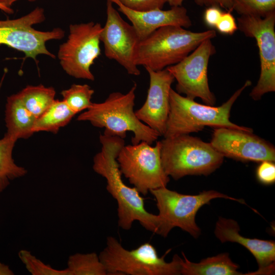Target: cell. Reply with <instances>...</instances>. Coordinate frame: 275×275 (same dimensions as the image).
Wrapping results in <instances>:
<instances>
[{
	"mask_svg": "<svg viewBox=\"0 0 275 275\" xmlns=\"http://www.w3.org/2000/svg\"><path fill=\"white\" fill-rule=\"evenodd\" d=\"M0 10L9 14H11L14 13V10L11 7H7L1 3Z\"/></svg>",
	"mask_w": 275,
	"mask_h": 275,
	"instance_id": "cell-33",
	"label": "cell"
},
{
	"mask_svg": "<svg viewBox=\"0 0 275 275\" xmlns=\"http://www.w3.org/2000/svg\"><path fill=\"white\" fill-rule=\"evenodd\" d=\"M211 40L203 41L180 62L166 68L177 81V92L193 99L200 98L205 104L214 105L216 99L208 79L209 60L216 52Z\"/></svg>",
	"mask_w": 275,
	"mask_h": 275,
	"instance_id": "cell-12",
	"label": "cell"
},
{
	"mask_svg": "<svg viewBox=\"0 0 275 275\" xmlns=\"http://www.w3.org/2000/svg\"><path fill=\"white\" fill-rule=\"evenodd\" d=\"M237 222L219 217L216 222L214 234L222 243H238L248 250L255 258L259 268L255 274H272L274 272L275 242L273 240L250 238L239 234Z\"/></svg>",
	"mask_w": 275,
	"mask_h": 275,
	"instance_id": "cell-16",
	"label": "cell"
},
{
	"mask_svg": "<svg viewBox=\"0 0 275 275\" xmlns=\"http://www.w3.org/2000/svg\"><path fill=\"white\" fill-rule=\"evenodd\" d=\"M76 114L64 100H54L50 106L37 118L33 132L48 131L57 133L68 124Z\"/></svg>",
	"mask_w": 275,
	"mask_h": 275,
	"instance_id": "cell-20",
	"label": "cell"
},
{
	"mask_svg": "<svg viewBox=\"0 0 275 275\" xmlns=\"http://www.w3.org/2000/svg\"><path fill=\"white\" fill-rule=\"evenodd\" d=\"M216 36L214 30L194 32L176 25L161 27L140 40L136 63L153 71L176 64L203 41Z\"/></svg>",
	"mask_w": 275,
	"mask_h": 275,
	"instance_id": "cell-4",
	"label": "cell"
},
{
	"mask_svg": "<svg viewBox=\"0 0 275 275\" xmlns=\"http://www.w3.org/2000/svg\"><path fill=\"white\" fill-rule=\"evenodd\" d=\"M101 151L93 159L94 171L105 178L106 189L118 204V225L124 230H129L134 221L146 230L158 234L160 219L158 215L146 210L144 199L135 188L127 186L122 179L117 157L125 145L119 136L100 135Z\"/></svg>",
	"mask_w": 275,
	"mask_h": 275,
	"instance_id": "cell-1",
	"label": "cell"
},
{
	"mask_svg": "<svg viewBox=\"0 0 275 275\" xmlns=\"http://www.w3.org/2000/svg\"><path fill=\"white\" fill-rule=\"evenodd\" d=\"M45 19L44 9L37 7L20 18L0 20V45L22 52L25 58H31L36 62V58L39 54L56 58L55 55L47 49L45 44L49 40L62 39L65 31L59 28L48 31H38L33 28Z\"/></svg>",
	"mask_w": 275,
	"mask_h": 275,
	"instance_id": "cell-10",
	"label": "cell"
},
{
	"mask_svg": "<svg viewBox=\"0 0 275 275\" xmlns=\"http://www.w3.org/2000/svg\"><path fill=\"white\" fill-rule=\"evenodd\" d=\"M16 141L5 135L0 140V192L9 184V180L24 176L27 172L23 167L15 164L12 150Z\"/></svg>",
	"mask_w": 275,
	"mask_h": 275,
	"instance_id": "cell-22",
	"label": "cell"
},
{
	"mask_svg": "<svg viewBox=\"0 0 275 275\" xmlns=\"http://www.w3.org/2000/svg\"><path fill=\"white\" fill-rule=\"evenodd\" d=\"M258 180L264 184L269 185L275 182V164L273 161H263L256 170Z\"/></svg>",
	"mask_w": 275,
	"mask_h": 275,
	"instance_id": "cell-27",
	"label": "cell"
},
{
	"mask_svg": "<svg viewBox=\"0 0 275 275\" xmlns=\"http://www.w3.org/2000/svg\"><path fill=\"white\" fill-rule=\"evenodd\" d=\"M102 29L99 23L92 21L70 25L68 39L58 52L60 65L68 75L94 80L90 68L101 54Z\"/></svg>",
	"mask_w": 275,
	"mask_h": 275,
	"instance_id": "cell-9",
	"label": "cell"
},
{
	"mask_svg": "<svg viewBox=\"0 0 275 275\" xmlns=\"http://www.w3.org/2000/svg\"><path fill=\"white\" fill-rule=\"evenodd\" d=\"M106 270L95 253H77L70 257L68 267L60 275H106Z\"/></svg>",
	"mask_w": 275,
	"mask_h": 275,
	"instance_id": "cell-23",
	"label": "cell"
},
{
	"mask_svg": "<svg viewBox=\"0 0 275 275\" xmlns=\"http://www.w3.org/2000/svg\"><path fill=\"white\" fill-rule=\"evenodd\" d=\"M16 95L25 108L37 118L55 100L56 91L52 87L42 85L27 86Z\"/></svg>",
	"mask_w": 275,
	"mask_h": 275,
	"instance_id": "cell-21",
	"label": "cell"
},
{
	"mask_svg": "<svg viewBox=\"0 0 275 275\" xmlns=\"http://www.w3.org/2000/svg\"><path fill=\"white\" fill-rule=\"evenodd\" d=\"M17 1H19V0H0V3L7 7H11L14 3L16 2ZM27 1L29 2H34L37 0H27Z\"/></svg>",
	"mask_w": 275,
	"mask_h": 275,
	"instance_id": "cell-34",
	"label": "cell"
},
{
	"mask_svg": "<svg viewBox=\"0 0 275 275\" xmlns=\"http://www.w3.org/2000/svg\"><path fill=\"white\" fill-rule=\"evenodd\" d=\"M252 82L248 80L222 105L214 106L201 104L193 99L183 96L171 89L170 110L164 138H171L202 130L205 126L225 127L253 132V129L236 125L230 120L231 108L245 89Z\"/></svg>",
	"mask_w": 275,
	"mask_h": 275,
	"instance_id": "cell-3",
	"label": "cell"
},
{
	"mask_svg": "<svg viewBox=\"0 0 275 275\" xmlns=\"http://www.w3.org/2000/svg\"><path fill=\"white\" fill-rule=\"evenodd\" d=\"M154 197L159 211L160 227L158 235L167 237L171 230L179 227L195 238L201 231L196 222L198 210L203 205L216 198H224L244 204L243 200L228 196L216 190L203 191L198 195L179 193L162 187L150 191Z\"/></svg>",
	"mask_w": 275,
	"mask_h": 275,
	"instance_id": "cell-7",
	"label": "cell"
},
{
	"mask_svg": "<svg viewBox=\"0 0 275 275\" xmlns=\"http://www.w3.org/2000/svg\"><path fill=\"white\" fill-rule=\"evenodd\" d=\"M160 141L163 169L175 180L188 175L207 176L219 168L224 157L210 143L182 134Z\"/></svg>",
	"mask_w": 275,
	"mask_h": 275,
	"instance_id": "cell-5",
	"label": "cell"
},
{
	"mask_svg": "<svg viewBox=\"0 0 275 275\" xmlns=\"http://www.w3.org/2000/svg\"><path fill=\"white\" fill-rule=\"evenodd\" d=\"M106 20L100 34L105 56L115 60L132 75L141 71L136 63V53L140 39L131 24L126 22L107 0Z\"/></svg>",
	"mask_w": 275,
	"mask_h": 275,
	"instance_id": "cell-13",
	"label": "cell"
},
{
	"mask_svg": "<svg viewBox=\"0 0 275 275\" xmlns=\"http://www.w3.org/2000/svg\"><path fill=\"white\" fill-rule=\"evenodd\" d=\"M135 83L126 94L114 92L100 103H93L86 111L80 114L77 120L89 121L94 126L104 128L103 134L117 136L122 139L131 131L133 136L132 144L146 142L152 144L160 135L141 121L134 111L135 90Z\"/></svg>",
	"mask_w": 275,
	"mask_h": 275,
	"instance_id": "cell-2",
	"label": "cell"
},
{
	"mask_svg": "<svg viewBox=\"0 0 275 275\" xmlns=\"http://www.w3.org/2000/svg\"><path fill=\"white\" fill-rule=\"evenodd\" d=\"M185 0H167V3L172 7L182 6L183 2Z\"/></svg>",
	"mask_w": 275,
	"mask_h": 275,
	"instance_id": "cell-32",
	"label": "cell"
},
{
	"mask_svg": "<svg viewBox=\"0 0 275 275\" xmlns=\"http://www.w3.org/2000/svg\"><path fill=\"white\" fill-rule=\"evenodd\" d=\"M5 115L6 135L16 141L27 139L34 133L33 128L37 118L25 108L16 94L7 98Z\"/></svg>",
	"mask_w": 275,
	"mask_h": 275,
	"instance_id": "cell-18",
	"label": "cell"
},
{
	"mask_svg": "<svg viewBox=\"0 0 275 275\" xmlns=\"http://www.w3.org/2000/svg\"><path fill=\"white\" fill-rule=\"evenodd\" d=\"M231 12H223L215 26L217 30L222 34L232 35L238 29L235 18Z\"/></svg>",
	"mask_w": 275,
	"mask_h": 275,
	"instance_id": "cell-28",
	"label": "cell"
},
{
	"mask_svg": "<svg viewBox=\"0 0 275 275\" xmlns=\"http://www.w3.org/2000/svg\"><path fill=\"white\" fill-rule=\"evenodd\" d=\"M149 76V87L143 105L135 112L138 118L163 135L170 110V93L174 80L172 74L165 68L153 71L146 68Z\"/></svg>",
	"mask_w": 275,
	"mask_h": 275,
	"instance_id": "cell-15",
	"label": "cell"
},
{
	"mask_svg": "<svg viewBox=\"0 0 275 275\" xmlns=\"http://www.w3.org/2000/svg\"><path fill=\"white\" fill-rule=\"evenodd\" d=\"M238 29L246 36L255 38L259 48L260 74L250 93L254 100L275 91V12L266 17L241 15Z\"/></svg>",
	"mask_w": 275,
	"mask_h": 275,
	"instance_id": "cell-11",
	"label": "cell"
},
{
	"mask_svg": "<svg viewBox=\"0 0 275 275\" xmlns=\"http://www.w3.org/2000/svg\"><path fill=\"white\" fill-rule=\"evenodd\" d=\"M195 2L197 5L201 6H216L223 8L227 11H233L232 0H195Z\"/></svg>",
	"mask_w": 275,
	"mask_h": 275,
	"instance_id": "cell-30",
	"label": "cell"
},
{
	"mask_svg": "<svg viewBox=\"0 0 275 275\" xmlns=\"http://www.w3.org/2000/svg\"><path fill=\"white\" fill-rule=\"evenodd\" d=\"M107 274L112 275H178L181 258L175 255L167 262L164 256L159 257L150 243L142 244L129 251L113 236L107 238L106 246L99 255Z\"/></svg>",
	"mask_w": 275,
	"mask_h": 275,
	"instance_id": "cell-6",
	"label": "cell"
},
{
	"mask_svg": "<svg viewBox=\"0 0 275 275\" xmlns=\"http://www.w3.org/2000/svg\"><path fill=\"white\" fill-rule=\"evenodd\" d=\"M233 10L245 16L266 17L275 12V0H232Z\"/></svg>",
	"mask_w": 275,
	"mask_h": 275,
	"instance_id": "cell-25",
	"label": "cell"
},
{
	"mask_svg": "<svg viewBox=\"0 0 275 275\" xmlns=\"http://www.w3.org/2000/svg\"><path fill=\"white\" fill-rule=\"evenodd\" d=\"M180 274L183 275H240L239 266L233 262L228 253L208 257L200 262L190 261L182 253Z\"/></svg>",
	"mask_w": 275,
	"mask_h": 275,
	"instance_id": "cell-19",
	"label": "cell"
},
{
	"mask_svg": "<svg viewBox=\"0 0 275 275\" xmlns=\"http://www.w3.org/2000/svg\"><path fill=\"white\" fill-rule=\"evenodd\" d=\"M13 274V272L7 265L0 263V275Z\"/></svg>",
	"mask_w": 275,
	"mask_h": 275,
	"instance_id": "cell-31",
	"label": "cell"
},
{
	"mask_svg": "<svg viewBox=\"0 0 275 275\" xmlns=\"http://www.w3.org/2000/svg\"><path fill=\"white\" fill-rule=\"evenodd\" d=\"M210 143L224 157L241 161H275L274 146L253 132L215 127Z\"/></svg>",
	"mask_w": 275,
	"mask_h": 275,
	"instance_id": "cell-14",
	"label": "cell"
},
{
	"mask_svg": "<svg viewBox=\"0 0 275 275\" xmlns=\"http://www.w3.org/2000/svg\"><path fill=\"white\" fill-rule=\"evenodd\" d=\"M125 7L139 11L162 9L167 0H117Z\"/></svg>",
	"mask_w": 275,
	"mask_h": 275,
	"instance_id": "cell-26",
	"label": "cell"
},
{
	"mask_svg": "<svg viewBox=\"0 0 275 275\" xmlns=\"http://www.w3.org/2000/svg\"><path fill=\"white\" fill-rule=\"evenodd\" d=\"M109 1L117 5L118 11L131 22L140 40L164 26L176 25L187 28L192 24L186 9L182 6L172 7L167 10L156 9L139 11L125 7L117 0Z\"/></svg>",
	"mask_w": 275,
	"mask_h": 275,
	"instance_id": "cell-17",
	"label": "cell"
},
{
	"mask_svg": "<svg viewBox=\"0 0 275 275\" xmlns=\"http://www.w3.org/2000/svg\"><path fill=\"white\" fill-rule=\"evenodd\" d=\"M223 13L220 7L216 6L208 7L204 13L205 23L211 28H215Z\"/></svg>",
	"mask_w": 275,
	"mask_h": 275,
	"instance_id": "cell-29",
	"label": "cell"
},
{
	"mask_svg": "<svg viewBox=\"0 0 275 275\" xmlns=\"http://www.w3.org/2000/svg\"><path fill=\"white\" fill-rule=\"evenodd\" d=\"M94 91L87 84H73L61 93L63 100L76 114L88 109L92 104L91 99Z\"/></svg>",
	"mask_w": 275,
	"mask_h": 275,
	"instance_id": "cell-24",
	"label": "cell"
},
{
	"mask_svg": "<svg viewBox=\"0 0 275 275\" xmlns=\"http://www.w3.org/2000/svg\"><path fill=\"white\" fill-rule=\"evenodd\" d=\"M160 141L154 146L146 142L125 145L117 157L120 171L140 194L167 187L170 177L161 163Z\"/></svg>",
	"mask_w": 275,
	"mask_h": 275,
	"instance_id": "cell-8",
	"label": "cell"
}]
</instances>
